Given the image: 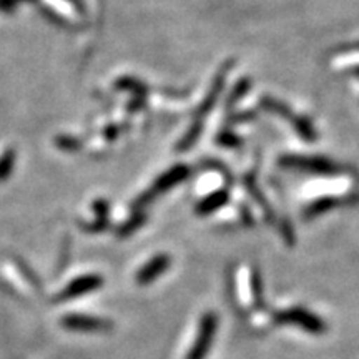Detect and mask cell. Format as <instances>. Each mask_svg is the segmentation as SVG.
<instances>
[{
	"mask_svg": "<svg viewBox=\"0 0 359 359\" xmlns=\"http://www.w3.org/2000/svg\"><path fill=\"white\" fill-rule=\"evenodd\" d=\"M217 314L208 313L205 314L203 320H201L198 338H196L195 344H193L190 354H188V359H205L206 353H208L210 344H212V339L215 338V331H217Z\"/></svg>",
	"mask_w": 359,
	"mask_h": 359,
	"instance_id": "6da1fadb",
	"label": "cell"
},
{
	"mask_svg": "<svg viewBox=\"0 0 359 359\" xmlns=\"http://www.w3.org/2000/svg\"><path fill=\"white\" fill-rule=\"evenodd\" d=\"M276 321L278 323H293V325H298L308 330L309 333L314 334H321L325 333L326 326L320 318H316L314 314L309 311H304L302 308H293L288 309V311H283L280 314H276Z\"/></svg>",
	"mask_w": 359,
	"mask_h": 359,
	"instance_id": "7a4b0ae2",
	"label": "cell"
},
{
	"mask_svg": "<svg viewBox=\"0 0 359 359\" xmlns=\"http://www.w3.org/2000/svg\"><path fill=\"white\" fill-rule=\"evenodd\" d=\"M62 325L74 331H107L111 327L110 321L87 314H69L62 318Z\"/></svg>",
	"mask_w": 359,
	"mask_h": 359,
	"instance_id": "3957f363",
	"label": "cell"
},
{
	"mask_svg": "<svg viewBox=\"0 0 359 359\" xmlns=\"http://www.w3.org/2000/svg\"><path fill=\"white\" fill-rule=\"evenodd\" d=\"M102 286V278L97 275H88L77 278L74 283H70L65 290H62L57 296V302H65V299H74L79 298V296H83L90 293V291L100 288Z\"/></svg>",
	"mask_w": 359,
	"mask_h": 359,
	"instance_id": "277c9868",
	"label": "cell"
},
{
	"mask_svg": "<svg viewBox=\"0 0 359 359\" xmlns=\"http://www.w3.org/2000/svg\"><path fill=\"white\" fill-rule=\"evenodd\" d=\"M168 264H170L168 257H163V255H161V257L154 258L137 275L138 283H140V285H148V283H151L156 276H160L161 273L168 268Z\"/></svg>",
	"mask_w": 359,
	"mask_h": 359,
	"instance_id": "5b68a950",
	"label": "cell"
}]
</instances>
